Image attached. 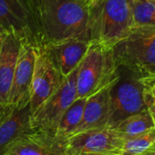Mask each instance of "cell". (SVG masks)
<instances>
[{
	"mask_svg": "<svg viewBox=\"0 0 155 155\" xmlns=\"http://www.w3.org/2000/svg\"><path fill=\"white\" fill-rule=\"evenodd\" d=\"M153 127L155 126L153 118L146 109L141 113L127 117L112 129L115 130L116 133L125 141L138 136Z\"/></svg>",
	"mask_w": 155,
	"mask_h": 155,
	"instance_id": "cell-16",
	"label": "cell"
},
{
	"mask_svg": "<svg viewBox=\"0 0 155 155\" xmlns=\"http://www.w3.org/2000/svg\"><path fill=\"white\" fill-rule=\"evenodd\" d=\"M87 1V3H88V5L89 4H90L91 2H94V1H97V0H86Z\"/></svg>",
	"mask_w": 155,
	"mask_h": 155,
	"instance_id": "cell-26",
	"label": "cell"
},
{
	"mask_svg": "<svg viewBox=\"0 0 155 155\" xmlns=\"http://www.w3.org/2000/svg\"><path fill=\"white\" fill-rule=\"evenodd\" d=\"M64 78L50 60L45 48L36 47V62L29 99L32 114L57 91Z\"/></svg>",
	"mask_w": 155,
	"mask_h": 155,
	"instance_id": "cell-9",
	"label": "cell"
},
{
	"mask_svg": "<svg viewBox=\"0 0 155 155\" xmlns=\"http://www.w3.org/2000/svg\"><path fill=\"white\" fill-rule=\"evenodd\" d=\"M35 11V14H36V16H37V9H38V5H39V0H28ZM38 24V23H37Z\"/></svg>",
	"mask_w": 155,
	"mask_h": 155,
	"instance_id": "cell-22",
	"label": "cell"
},
{
	"mask_svg": "<svg viewBox=\"0 0 155 155\" xmlns=\"http://www.w3.org/2000/svg\"><path fill=\"white\" fill-rule=\"evenodd\" d=\"M124 140L111 128L72 134L66 140L65 155H122Z\"/></svg>",
	"mask_w": 155,
	"mask_h": 155,
	"instance_id": "cell-8",
	"label": "cell"
},
{
	"mask_svg": "<svg viewBox=\"0 0 155 155\" xmlns=\"http://www.w3.org/2000/svg\"><path fill=\"white\" fill-rule=\"evenodd\" d=\"M118 66V77L110 88L111 117L108 128H114L127 117L146 110L142 75L124 65Z\"/></svg>",
	"mask_w": 155,
	"mask_h": 155,
	"instance_id": "cell-5",
	"label": "cell"
},
{
	"mask_svg": "<svg viewBox=\"0 0 155 155\" xmlns=\"http://www.w3.org/2000/svg\"><path fill=\"white\" fill-rule=\"evenodd\" d=\"M66 140L55 134L32 129L9 148V155H65Z\"/></svg>",
	"mask_w": 155,
	"mask_h": 155,
	"instance_id": "cell-11",
	"label": "cell"
},
{
	"mask_svg": "<svg viewBox=\"0 0 155 155\" xmlns=\"http://www.w3.org/2000/svg\"><path fill=\"white\" fill-rule=\"evenodd\" d=\"M132 28V0H97L89 4L87 34L90 44L112 49Z\"/></svg>",
	"mask_w": 155,
	"mask_h": 155,
	"instance_id": "cell-2",
	"label": "cell"
},
{
	"mask_svg": "<svg viewBox=\"0 0 155 155\" xmlns=\"http://www.w3.org/2000/svg\"><path fill=\"white\" fill-rule=\"evenodd\" d=\"M79 67L66 76L57 91L32 114V129L55 134L62 115L76 100Z\"/></svg>",
	"mask_w": 155,
	"mask_h": 155,
	"instance_id": "cell-6",
	"label": "cell"
},
{
	"mask_svg": "<svg viewBox=\"0 0 155 155\" xmlns=\"http://www.w3.org/2000/svg\"><path fill=\"white\" fill-rule=\"evenodd\" d=\"M118 77L113 48L92 45L79 64L76 99L88 98L111 85Z\"/></svg>",
	"mask_w": 155,
	"mask_h": 155,
	"instance_id": "cell-3",
	"label": "cell"
},
{
	"mask_svg": "<svg viewBox=\"0 0 155 155\" xmlns=\"http://www.w3.org/2000/svg\"><path fill=\"white\" fill-rule=\"evenodd\" d=\"M144 101H145L146 108L153 118L155 126V97L144 92Z\"/></svg>",
	"mask_w": 155,
	"mask_h": 155,
	"instance_id": "cell-21",
	"label": "cell"
},
{
	"mask_svg": "<svg viewBox=\"0 0 155 155\" xmlns=\"http://www.w3.org/2000/svg\"><path fill=\"white\" fill-rule=\"evenodd\" d=\"M35 62L36 46L28 43H22L8 95L7 105L23 108L29 104Z\"/></svg>",
	"mask_w": 155,
	"mask_h": 155,
	"instance_id": "cell-10",
	"label": "cell"
},
{
	"mask_svg": "<svg viewBox=\"0 0 155 155\" xmlns=\"http://www.w3.org/2000/svg\"><path fill=\"white\" fill-rule=\"evenodd\" d=\"M3 35H4V31L0 28V51H1L2 42H3Z\"/></svg>",
	"mask_w": 155,
	"mask_h": 155,
	"instance_id": "cell-24",
	"label": "cell"
},
{
	"mask_svg": "<svg viewBox=\"0 0 155 155\" xmlns=\"http://www.w3.org/2000/svg\"><path fill=\"white\" fill-rule=\"evenodd\" d=\"M150 1H151V2H152V3H153V4L155 5V0H150Z\"/></svg>",
	"mask_w": 155,
	"mask_h": 155,
	"instance_id": "cell-27",
	"label": "cell"
},
{
	"mask_svg": "<svg viewBox=\"0 0 155 155\" xmlns=\"http://www.w3.org/2000/svg\"><path fill=\"white\" fill-rule=\"evenodd\" d=\"M86 101L87 98L76 99L64 113L55 132L58 138L67 140L73 134L81 122Z\"/></svg>",
	"mask_w": 155,
	"mask_h": 155,
	"instance_id": "cell-17",
	"label": "cell"
},
{
	"mask_svg": "<svg viewBox=\"0 0 155 155\" xmlns=\"http://www.w3.org/2000/svg\"><path fill=\"white\" fill-rule=\"evenodd\" d=\"M155 146V127L124 141L122 154H142Z\"/></svg>",
	"mask_w": 155,
	"mask_h": 155,
	"instance_id": "cell-19",
	"label": "cell"
},
{
	"mask_svg": "<svg viewBox=\"0 0 155 155\" xmlns=\"http://www.w3.org/2000/svg\"><path fill=\"white\" fill-rule=\"evenodd\" d=\"M22 43V40L14 33L4 32L0 51V104L3 106L7 105Z\"/></svg>",
	"mask_w": 155,
	"mask_h": 155,
	"instance_id": "cell-14",
	"label": "cell"
},
{
	"mask_svg": "<svg viewBox=\"0 0 155 155\" xmlns=\"http://www.w3.org/2000/svg\"><path fill=\"white\" fill-rule=\"evenodd\" d=\"M142 82L144 87V92L155 97V74L142 76Z\"/></svg>",
	"mask_w": 155,
	"mask_h": 155,
	"instance_id": "cell-20",
	"label": "cell"
},
{
	"mask_svg": "<svg viewBox=\"0 0 155 155\" xmlns=\"http://www.w3.org/2000/svg\"><path fill=\"white\" fill-rule=\"evenodd\" d=\"M132 28L155 24V5L150 0H132Z\"/></svg>",
	"mask_w": 155,
	"mask_h": 155,
	"instance_id": "cell-18",
	"label": "cell"
},
{
	"mask_svg": "<svg viewBox=\"0 0 155 155\" xmlns=\"http://www.w3.org/2000/svg\"><path fill=\"white\" fill-rule=\"evenodd\" d=\"M90 43L82 39H69L44 45L47 54L61 74L68 76L79 65Z\"/></svg>",
	"mask_w": 155,
	"mask_h": 155,
	"instance_id": "cell-13",
	"label": "cell"
},
{
	"mask_svg": "<svg viewBox=\"0 0 155 155\" xmlns=\"http://www.w3.org/2000/svg\"><path fill=\"white\" fill-rule=\"evenodd\" d=\"M122 155H143V154H122Z\"/></svg>",
	"mask_w": 155,
	"mask_h": 155,
	"instance_id": "cell-28",
	"label": "cell"
},
{
	"mask_svg": "<svg viewBox=\"0 0 155 155\" xmlns=\"http://www.w3.org/2000/svg\"><path fill=\"white\" fill-rule=\"evenodd\" d=\"M117 65L129 67L142 76L155 74V24L132 28L113 47Z\"/></svg>",
	"mask_w": 155,
	"mask_h": 155,
	"instance_id": "cell-4",
	"label": "cell"
},
{
	"mask_svg": "<svg viewBox=\"0 0 155 155\" xmlns=\"http://www.w3.org/2000/svg\"><path fill=\"white\" fill-rule=\"evenodd\" d=\"M111 85L87 98L81 122L73 134L90 130L108 128L111 117Z\"/></svg>",
	"mask_w": 155,
	"mask_h": 155,
	"instance_id": "cell-15",
	"label": "cell"
},
{
	"mask_svg": "<svg viewBox=\"0 0 155 155\" xmlns=\"http://www.w3.org/2000/svg\"><path fill=\"white\" fill-rule=\"evenodd\" d=\"M86 0H39L37 23L41 46L69 39L88 40Z\"/></svg>",
	"mask_w": 155,
	"mask_h": 155,
	"instance_id": "cell-1",
	"label": "cell"
},
{
	"mask_svg": "<svg viewBox=\"0 0 155 155\" xmlns=\"http://www.w3.org/2000/svg\"><path fill=\"white\" fill-rule=\"evenodd\" d=\"M29 104L23 108L5 105L0 114V155H5L13 143L32 130Z\"/></svg>",
	"mask_w": 155,
	"mask_h": 155,
	"instance_id": "cell-12",
	"label": "cell"
},
{
	"mask_svg": "<svg viewBox=\"0 0 155 155\" xmlns=\"http://www.w3.org/2000/svg\"><path fill=\"white\" fill-rule=\"evenodd\" d=\"M4 107H5V106H3V105H2V104H0V114H1V112L3 111V109H4Z\"/></svg>",
	"mask_w": 155,
	"mask_h": 155,
	"instance_id": "cell-25",
	"label": "cell"
},
{
	"mask_svg": "<svg viewBox=\"0 0 155 155\" xmlns=\"http://www.w3.org/2000/svg\"><path fill=\"white\" fill-rule=\"evenodd\" d=\"M143 155H155V146L154 147H153L152 149H150V150H148V151H146V152H144L143 153H142Z\"/></svg>",
	"mask_w": 155,
	"mask_h": 155,
	"instance_id": "cell-23",
	"label": "cell"
},
{
	"mask_svg": "<svg viewBox=\"0 0 155 155\" xmlns=\"http://www.w3.org/2000/svg\"><path fill=\"white\" fill-rule=\"evenodd\" d=\"M5 155H9V154H5Z\"/></svg>",
	"mask_w": 155,
	"mask_h": 155,
	"instance_id": "cell-29",
	"label": "cell"
},
{
	"mask_svg": "<svg viewBox=\"0 0 155 155\" xmlns=\"http://www.w3.org/2000/svg\"><path fill=\"white\" fill-rule=\"evenodd\" d=\"M0 28L14 33L23 43L42 45L37 19L28 0H0Z\"/></svg>",
	"mask_w": 155,
	"mask_h": 155,
	"instance_id": "cell-7",
	"label": "cell"
}]
</instances>
